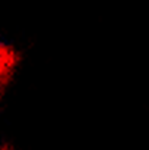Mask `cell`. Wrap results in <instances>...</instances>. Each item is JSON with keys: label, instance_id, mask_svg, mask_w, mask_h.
<instances>
[{"label": "cell", "instance_id": "obj_1", "mask_svg": "<svg viewBox=\"0 0 149 150\" xmlns=\"http://www.w3.org/2000/svg\"><path fill=\"white\" fill-rule=\"evenodd\" d=\"M5 63V52L0 49V65H3Z\"/></svg>", "mask_w": 149, "mask_h": 150}]
</instances>
